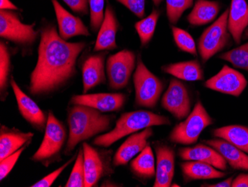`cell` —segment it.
<instances>
[{"label":"cell","instance_id":"1","mask_svg":"<svg viewBox=\"0 0 248 187\" xmlns=\"http://www.w3.org/2000/svg\"><path fill=\"white\" fill-rule=\"evenodd\" d=\"M86 46L85 42H67L53 25L43 27L37 63L31 74L30 93L33 96L51 94L66 85L76 74L77 61Z\"/></svg>","mask_w":248,"mask_h":187},{"label":"cell","instance_id":"2","mask_svg":"<svg viewBox=\"0 0 248 187\" xmlns=\"http://www.w3.org/2000/svg\"><path fill=\"white\" fill-rule=\"evenodd\" d=\"M68 111L69 137L65 153L69 155L79 143L104 133L111 128L115 117L89 106L72 104Z\"/></svg>","mask_w":248,"mask_h":187},{"label":"cell","instance_id":"3","mask_svg":"<svg viewBox=\"0 0 248 187\" xmlns=\"http://www.w3.org/2000/svg\"><path fill=\"white\" fill-rule=\"evenodd\" d=\"M170 119L151 111H136L125 113L117 120L115 128L108 133L97 136L94 146L107 148L122 138L137 133L146 128L170 125Z\"/></svg>","mask_w":248,"mask_h":187},{"label":"cell","instance_id":"4","mask_svg":"<svg viewBox=\"0 0 248 187\" xmlns=\"http://www.w3.org/2000/svg\"><path fill=\"white\" fill-rule=\"evenodd\" d=\"M67 130L65 125L50 111L43 142L31 160L48 167L61 157V152L67 143Z\"/></svg>","mask_w":248,"mask_h":187},{"label":"cell","instance_id":"5","mask_svg":"<svg viewBox=\"0 0 248 187\" xmlns=\"http://www.w3.org/2000/svg\"><path fill=\"white\" fill-rule=\"evenodd\" d=\"M213 123V119L202 102H198L186 119L172 130L169 139L176 144L185 146L194 144L202 131Z\"/></svg>","mask_w":248,"mask_h":187},{"label":"cell","instance_id":"6","mask_svg":"<svg viewBox=\"0 0 248 187\" xmlns=\"http://www.w3.org/2000/svg\"><path fill=\"white\" fill-rule=\"evenodd\" d=\"M135 104L139 107L154 108L164 90L162 81L143 64L140 57L133 75Z\"/></svg>","mask_w":248,"mask_h":187},{"label":"cell","instance_id":"7","mask_svg":"<svg viewBox=\"0 0 248 187\" xmlns=\"http://www.w3.org/2000/svg\"><path fill=\"white\" fill-rule=\"evenodd\" d=\"M84 155L85 187H96L99 181L114 173L112 150L96 149L86 142L82 146Z\"/></svg>","mask_w":248,"mask_h":187},{"label":"cell","instance_id":"8","mask_svg":"<svg viewBox=\"0 0 248 187\" xmlns=\"http://www.w3.org/2000/svg\"><path fill=\"white\" fill-rule=\"evenodd\" d=\"M228 14L227 9L217 20L202 33L198 43V50L202 61L205 63L224 50L229 41Z\"/></svg>","mask_w":248,"mask_h":187},{"label":"cell","instance_id":"9","mask_svg":"<svg viewBox=\"0 0 248 187\" xmlns=\"http://www.w3.org/2000/svg\"><path fill=\"white\" fill-rule=\"evenodd\" d=\"M34 27V23L28 25L22 23L17 14L13 11L1 10L0 12V36L2 38L18 45L31 46L39 34Z\"/></svg>","mask_w":248,"mask_h":187},{"label":"cell","instance_id":"10","mask_svg":"<svg viewBox=\"0 0 248 187\" xmlns=\"http://www.w3.org/2000/svg\"><path fill=\"white\" fill-rule=\"evenodd\" d=\"M136 55L130 50H124L108 57L107 72L108 85L112 90L126 87L135 69Z\"/></svg>","mask_w":248,"mask_h":187},{"label":"cell","instance_id":"11","mask_svg":"<svg viewBox=\"0 0 248 187\" xmlns=\"http://www.w3.org/2000/svg\"><path fill=\"white\" fill-rule=\"evenodd\" d=\"M161 106L175 118L182 120L191 112V100L186 86L176 79H172L163 95Z\"/></svg>","mask_w":248,"mask_h":187},{"label":"cell","instance_id":"12","mask_svg":"<svg viewBox=\"0 0 248 187\" xmlns=\"http://www.w3.org/2000/svg\"><path fill=\"white\" fill-rule=\"evenodd\" d=\"M247 85L245 75L227 65L204 83V86L210 90L236 97L243 93Z\"/></svg>","mask_w":248,"mask_h":187},{"label":"cell","instance_id":"13","mask_svg":"<svg viewBox=\"0 0 248 187\" xmlns=\"http://www.w3.org/2000/svg\"><path fill=\"white\" fill-rule=\"evenodd\" d=\"M10 84L15 93L18 109L21 116L33 128H35L37 131H45L48 121L46 114H45L44 111L37 105V103L33 101L30 96L21 90L13 78H11Z\"/></svg>","mask_w":248,"mask_h":187},{"label":"cell","instance_id":"14","mask_svg":"<svg viewBox=\"0 0 248 187\" xmlns=\"http://www.w3.org/2000/svg\"><path fill=\"white\" fill-rule=\"evenodd\" d=\"M126 96L123 93H93L75 95L71 99V104H82L101 112L121 111L126 103Z\"/></svg>","mask_w":248,"mask_h":187},{"label":"cell","instance_id":"15","mask_svg":"<svg viewBox=\"0 0 248 187\" xmlns=\"http://www.w3.org/2000/svg\"><path fill=\"white\" fill-rule=\"evenodd\" d=\"M156 153V173L154 187L172 186L175 174V151L168 145L157 142L154 146Z\"/></svg>","mask_w":248,"mask_h":187},{"label":"cell","instance_id":"16","mask_svg":"<svg viewBox=\"0 0 248 187\" xmlns=\"http://www.w3.org/2000/svg\"><path fill=\"white\" fill-rule=\"evenodd\" d=\"M153 135V130L152 127L131 135L115 153L112 160L114 166L120 167L127 164L132 159L139 154L148 146L149 139Z\"/></svg>","mask_w":248,"mask_h":187},{"label":"cell","instance_id":"17","mask_svg":"<svg viewBox=\"0 0 248 187\" xmlns=\"http://www.w3.org/2000/svg\"><path fill=\"white\" fill-rule=\"evenodd\" d=\"M107 51H100L98 54L89 55L82 66L83 94L105 83V60Z\"/></svg>","mask_w":248,"mask_h":187},{"label":"cell","instance_id":"18","mask_svg":"<svg viewBox=\"0 0 248 187\" xmlns=\"http://www.w3.org/2000/svg\"><path fill=\"white\" fill-rule=\"evenodd\" d=\"M58 20L59 34L65 40L76 36H90L89 29L83 21L67 12L58 0H51Z\"/></svg>","mask_w":248,"mask_h":187},{"label":"cell","instance_id":"19","mask_svg":"<svg viewBox=\"0 0 248 187\" xmlns=\"http://www.w3.org/2000/svg\"><path fill=\"white\" fill-rule=\"evenodd\" d=\"M118 26L119 24L113 8L111 5H107L104 21L98 31L94 51H111L118 48L116 35Z\"/></svg>","mask_w":248,"mask_h":187},{"label":"cell","instance_id":"20","mask_svg":"<svg viewBox=\"0 0 248 187\" xmlns=\"http://www.w3.org/2000/svg\"><path fill=\"white\" fill-rule=\"evenodd\" d=\"M179 156L184 160H196L212 165L224 171L228 169V163L219 152L210 146L199 144L194 147L180 149Z\"/></svg>","mask_w":248,"mask_h":187},{"label":"cell","instance_id":"21","mask_svg":"<svg viewBox=\"0 0 248 187\" xmlns=\"http://www.w3.org/2000/svg\"><path fill=\"white\" fill-rule=\"evenodd\" d=\"M31 132H23L16 128L2 125L0 129V160L6 158L27 145L33 139Z\"/></svg>","mask_w":248,"mask_h":187},{"label":"cell","instance_id":"22","mask_svg":"<svg viewBox=\"0 0 248 187\" xmlns=\"http://www.w3.org/2000/svg\"><path fill=\"white\" fill-rule=\"evenodd\" d=\"M228 31L234 41L241 43L248 26V4L246 0H232L228 14Z\"/></svg>","mask_w":248,"mask_h":187},{"label":"cell","instance_id":"23","mask_svg":"<svg viewBox=\"0 0 248 187\" xmlns=\"http://www.w3.org/2000/svg\"><path fill=\"white\" fill-rule=\"evenodd\" d=\"M204 142L219 152L227 163L234 170L248 171V155L243 151L220 138L209 139Z\"/></svg>","mask_w":248,"mask_h":187},{"label":"cell","instance_id":"24","mask_svg":"<svg viewBox=\"0 0 248 187\" xmlns=\"http://www.w3.org/2000/svg\"><path fill=\"white\" fill-rule=\"evenodd\" d=\"M161 69L165 73L186 82H196L204 79V70L198 60L167 64L163 66Z\"/></svg>","mask_w":248,"mask_h":187},{"label":"cell","instance_id":"25","mask_svg":"<svg viewBox=\"0 0 248 187\" xmlns=\"http://www.w3.org/2000/svg\"><path fill=\"white\" fill-rule=\"evenodd\" d=\"M181 168L184 178L187 181L217 179L226 174L212 165L196 160H186L181 164Z\"/></svg>","mask_w":248,"mask_h":187},{"label":"cell","instance_id":"26","mask_svg":"<svg viewBox=\"0 0 248 187\" xmlns=\"http://www.w3.org/2000/svg\"><path fill=\"white\" fill-rule=\"evenodd\" d=\"M220 9L221 5L217 1L197 0L192 12L187 16V21L192 26L208 24L216 19Z\"/></svg>","mask_w":248,"mask_h":187},{"label":"cell","instance_id":"27","mask_svg":"<svg viewBox=\"0 0 248 187\" xmlns=\"http://www.w3.org/2000/svg\"><path fill=\"white\" fill-rule=\"evenodd\" d=\"M155 158L152 148L146 146L130 163L132 172L140 179L149 180L155 177Z\"/></svg>","mask_w":248,"mask_h":187},{"label":"cell","instance_id":"28","mask_svg":"<svg viewBox=\"0 0 248 187\" xmlns=\"http://www.w3.org/2000/svg\"><path fill=\"white\" fill-rule=\"evenodd\" d=\"M213 136L228 141L238 149L248 153V128L243 125H228L217 128Z\"/></svg>","mask_w":248,"mask_h":187},{"label":"cell","instance_id":"29","mask_svg":"<svg viewBox=\"0 0 248 187\" xmlns=\"http://www.w3.org/2000/svg\"><path fill=\"white\" fill-rule=\"evenodd\" d=\"M159 17L160 12L157 10L153 9L147 17L135 23V28L139 34L142 47L147 45L153 38Z\"/></svg>","mask_w":248,"mask_h":187},{"label":"cell","instance_id":"30","mask_svg":"<svg viewBox=\"0 0 248 187\" xmlns=\"http://www.w3.org/2000/svg\"><path fill=\"white\" fill-rule=\"evenodd\" d=\"M219 58L228 61L235 68L248 71V42L237 48L223 53Z\"/></svg>","mask_w":248,"mask_h":187},{"label":"cell","instance_id":"31","mask_svg":"<svg viewBox=\"0 0 248 187\" xmlns=\"http://www.w3.org/2000/svg\"><path fill=\"white\" fill-rule=\"evenodd\" d=\"M65 187H85L84 155L82 147L79 149L72 172Z\"/></svg>","mask_w":248,"mask_h":187},{"label":"cell","instance_id":"32","mask_svg":"<svg viewBox=\"0 0 248 187\" xmlns=\"http://www.w3.org/2000/svg\"><path fill=\"white\" fill-rule=\"evenodd\" d=\"M172 32L175 44L180 50L194 56L197 55L196 42L189 32L173 26H172Z\"/></svg>","mask_w":248,"mask_h":187},{"label":"cell","instance_id":"33","mask_svg":"<svg viewBox=\"0 0 248 187\" xmlns=\"http://www.w3.org/2000/svg\"><path fill=\"white\" fill-rule=\"evenodd\" d=\"M11 52L4 42L0 43V90L1 93L6 91L11 72Z\"/></svg>","mask_w":248,"mask_h":187},{"label":"cell","instance_id":"34","mask_svg":"<svg viewBox=\"0 0 248 187\" xmlns=\"http://www.w3.org/2000/svg\"><path fill=\"white\" fill-rule=\"evenodd\" d=\"M194 0H166L167 15L172 24H176L185 11L192 7Z\"/></svg>","mask_w":248,"mask_h":187},{"label":"cell","instance_id":"35","mask_svg":"<svg viewBox=\"0 0 248 187\" xmlns=\"http://www.w3.org/2000/svg\"><path fill=\"white\" fill-rule=\"evenodd\" d=\"M90 12V25L92 30L97 32L104 19V1L105 0H88Z\"/></svg>","mask_w":248,"mask_h":187},{"label":"cell","instance_id":"36","mask_svg":"<svg viewBox=\"0 0 248 187\" xmlns=\"http://www.w3.org/2000/svg\"><path fill=\"white\" fill-rule=\"evenodd\" d=\"M26 146L21 148L19 150L16 151L15 153H12L11 155L8 156L6 158L0 160V180L5 179L7 176L11 172V170H13L16 162L19 160L21 153L24 152Z\"/></svg>","mask_w":248,"mask_h":187},{"label":"cell","instance_id":"37","mask_svg":"<svg viewBox=\"0 0 248 187\" xmlns=\"http://www.w3.org/2000/svg\"><path fill=\"white\" fill-rule=\"evenodd\" d=\"M75 160V157H72L70 160L67 161L66 163L62 165V167L58 168V170H56L55 171L53 172L50 173L48 175L46 176L45 178H42L40 181H37L35 184L31 186L32 187H49L54 184V181L58 179V177L61 175V173L65 170L69 164L72 163V162Z\"/></svg>","mask_w":248,"mask_h":187},{"label":"cell","instance_id":"38","mask_svg":"<svg viewBox=\"0 0 248 187\" xmlns=\"http://www.w3.org/2000/svg\"><path fill=\"white\" fill-rule=\"evenodd\" d=\"M139 18H143L145 15L146 0H117Z\"/></svg>","mask_w":248,"mask_h":187},{"label":"cell","instance_id":"39","mask_svg":"<svg viewBox=\"0 0 248 187\" xmlns=\"http://www.w3.org/2000/svg\"><path fill=\"white\" fill-rule=\"evenodd\" d=\"M75 13L80 15H87L89 12V1L88 0H62Z\"/></svg>","mask_w":248,"mask_h":187},{"label":"cell","instance_id":"40","mask_svg":"<svg viewBox=\"0 0 248 187\" xmlns=\"http://www.w3.org/2000/svg\"><path fill=\"white\" fill-rule=\"evenodd\" d=\"M232 187H248V174H241L232 182Z\"/></svg>","mask_w":248,"mask_h":187},{"label":"cell","instance_id":"41","mask_svg":"<svg viewBox=\"0 0 248 187\" xmlns=\"http://www.w3.org/2000/svg\"><path fill=\"white\" fill-rule=\"evenodd\" d=\"M232 178H228V179L224 180L221 182L217 183L215 184H203L202 187H231L232 186Z\"/></svg>","mask_w":248,"mask_h":187},{"label":"cell","instance_id":"42","mask_svg":"<svg viewBox=\"0 0 248 187\" xmlns=\"http://www.w3.org/2000/svg\"><path fill=\"white\" fill-rule=\"evenodd\" d=\"M0 8L1 10H10V11L18 10L17 7L14 5L10 0H0Z\"/></svg>","mask_w":248,"mask_h":187},{"label":"cell","instance_id":"43","mask_svg":"<svg viewBox=\"0 0 248 187\" xmlns=\"http://www.w3.org/2000/svg\"><path fill=\"white\" fill-rule=\"evenodd\" d=\"M164 0H153V3L155 6H159Z\"/></svg>","mask_w":248,"mask_h":187},{"label":"cell","instance_id":"44","mask_svg":"<svg viewBox=\"0 0 248 187\" xmlns=\"http://www.w3.org/2000/svg\"><path fill=\"white\" fill-rule=\"evenodd\" d=\"M245 38H248V29L245 31Z\"/></svg>","mask_w":248,"mask_h":187}]
</instances>
